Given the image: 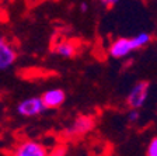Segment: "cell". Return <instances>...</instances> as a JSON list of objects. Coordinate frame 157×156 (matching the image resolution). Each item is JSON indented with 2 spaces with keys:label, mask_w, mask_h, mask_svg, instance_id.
<instances>
[{
  "label": "cell",
  "mask_w": 157,
  "mask_h": 156,
  "mask_svg": "<svg viewBox=\"0 0 157 156\" xmlns=\"http://www.w3.org/2000/svg\"><path fill=\"white\" fill-rule=\"evenodd\" d=\"M45 110H46V107L41 97L24 98V100L20 101L18 106H17V113H18V115H21V117H24V118L36 117L39 114H42Z\"/></svg>",
  "instance_id": "obj_1"
},
{
  "label": "cell",
  "mask_w": 157,
  "mask_h": 156,
  "mask_svg": "<svg viewBox=\"0 0 157 156\" xmlns=\"http://www.w3.org/2000/svg\"><path fill=\"white\" fill-rule=\"evenodd\" d=\"M147 97H149V83L140 80L131 89L126 97V104L129 106V108H137L139 110L146 103Z\"/></svg>",
  "instance_id": "obj_2"
},
{
  "label": "cell",
  "mask_w": 157,
  "mask_h": 156,
  "mask_svg": "<svg viewBox=\"0 0 157 156\" xmlns=\"http://www.w3.org/2000/svg\"><path fill=\"white\" fill-rule=\"evenodd\" d=\"M13 153L16 156H46L48 150H46L45 145L36 142V141L24 139L14 146Z\"/></svg>",
  "instance_id": "obj_3"
},
{
  "label": "cell",
  "mask_w": 157,
  "mask_h": 156,
  "mask_svg": "<svg viewBox=\"0 0 157 156\" xmlns=\"http://www.w3.org/2000/svg\"><path fill=\"white\" fill-rule=\"evenodd\" d=\"M132 51H135L132 38H125V37L114 39V41L109 44V46H108V54H109V56H112V58H115V59L126 58Z\"/></svg>",
  "instance_id": "obj_4"
},
{
  "label": "cell",
  "mask_w": 157,
  "mask_h": 156,
  "mask_svg": "<svg viewBox=\"0 0 157 156\" xmlns=\"http://www.w3.org/2000/svg\"><path fill=\"white\" fill-rule=\"evenodd\" d=\"M95 125V121L91 115H78L72 125L67 128V135L72 137H80V135H86L90 131H93Z\"/></svg>",
  "instance_id": "obj_5"
},
{
  "label": "cell",
  "mask_w": 157,
  "mask_h": 156,
  "mask_svg": "<svg viewBox=\"0 0 157 156\" xmlns=\"http://www.w3.org/2000/svg\"><path fill=\"white\" fill-rule=\"evenodd\" d=\"M17 51L6 38L0 37V70H6L14 65Z\"/></svg>",
  "instance_id": "obj_6"
},
{
  "label": "cell",
  "mask_w": 157,
  "mask_h": 156,
  "mask_svg": "<svg viewBox=\"0 0 157 156\" xmlns=\"http://www.w3.org/2000/svg\"><path fill=\"white\" fill-rule=\"evenodd\" d=\"M41 98L45 104L46 110H55V108H59L65 103L66 93L62 89H49V90L44 91Z\"/></svg>",
  "instance_id": "obj_7"
},
{
  "label": "cell",
  "mask_w": 157,
  "mask_h": 156,
  "mask_svg": "<svg viewBox=\"0 0 157 156\" xmlns=\"http://www.w3.org/2000/svg\"><path fill=\"white\" fill-rule=\"evenodd\" d=\"M53 51L58 54L59 56H63V58H73L77 52V45L72 41H67V39H62L53 45Z\"/></svg>",
  "instance_id": "obj_8"
},
{
  "label": "cell",
  "mask_w": 157,
  "mask_h": 156,
  "mask_svg": "<svg viewBox=\"0 0 157 156\" xmlns=\"http://www.w3.org/2000/svg\"><path fill=\"white\" fill-rule=\"evenodd\" d=\"M150 41H151V35L149 33H139L137 35H135L133 38H132L135 49L144 48V46H147L150 44Z\"/></svg>",
  "instance_id": "obj_9"
},
{
  "label": "cell",
  "mask_w": 157,
  "mask_h": 156,
  "mask_svg": "<svg viewBox=\"0 0 157 156\" xmlns=\"http://www.w3.org/2000/svg\"><path fill=\"white\" fill-rule=\"evenodd\" d=\"M146 155L147 156H157V137H154L153 139L149 142L146 149Z\"/></svg>",
  "instance_id": "obj_10"
},
{
  "label": "cell",
  "mask_w": 157,
  "mask_h": 156,
  "mask_svg": "<svg viewBox=\"0 0 157 156\" xmlns=\"http://www.w3.org/2000/svg\"><path fill=\"white\" fill-rule=\"evenodd\" d=\"M139 120V111L137 108H131V111L128 113V121L129 122H136Z\"/></svg>",
  "instance_id": "obj_11"
},
{
  "label": "cell",
  "mask_w": 157,
  "mask_h": 156,
  "mask_svg": "<svg viewBox=\"0 0 157 156\" xmlns=\"http://www.w3.org/2000/svg\"><path fill=\"white\" fill-rule=\"evenodd\" d=\"M100 2H101L107 9H111V7H114L115 4L118 3V0H100Z\"/></svg>",
  "instance_id": "obj_12"
},
{
  "label": "cell",
  "mask_w": 157,
  "mask_h": 156,
  "mask_svg": "<svg viewBox=\"0 0 157 156\" xmlns=\"http://www.w3.org/2000/svg\"><path fill=\"white\" fill-rule=\"evenodd\" d=\"M87 9H88L87 3H82V4H80V11H82V13H86V11H87Z\"/></svg>",
  "instance_id": "obj_13"
}]
</instances>
